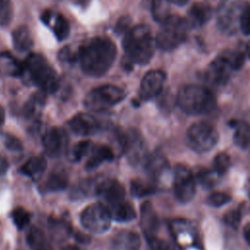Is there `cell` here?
<instances>
[{
	"label": "cell",
	"mask_w": 250,
	"mask_h": 250,
	"mask_svg": "<svg viewBox=\"0 0 250 250\" xmlns=\"http://www.w3.org/2000/svg\"><path fill=\"white\" fill-rule=\"evenodd\" d=\"M114 43L105 37H95L79 48L78 59L82 70L90 76H102L116 58Z\"/></svg>",
	"instance_id": "obj_1"
},
{
	"label": "cell",
	"mask_w": 250,
	"mask_h": 250,
	"mask_svg": "<svg viewBox=\"0 0 250 250\" xmlns=\"http://www.w3.org/2000/svg\"><path fill=\"white\" fill-rule=\"evenodd\" d=\"M155 39L150 29L144 24L129 29L123 39V47L128 58L139 64H146L153 57Z\"/></svg>",
	"instance_id": "obj_2"
},
{
	"label": "cell",
	"mask_w": 250,
	"mask_h": 250,
	"mask_svg": "<svg viewBox=\"0 0 250 250\" xmlns=\"http://www.w3.org/2000/svg\"><path fill=\"white\" fill-rule=\"evenodd\" d=\"M180 108L188 114H203L216 106V97L206 87L188 84L182 86L177 95Z\"/></svg>",
	"instance_id": "obj_3"
},
{
	"label": "cell",
	"mask_w": 250,
	"mask_h": 250,
	"mask_svg": "<svg viewBox=\"0 0 250 250\" xmlns=\"http://www.w3.org/2000/svg\"><path fill=\"white\" fill-rule=\"evenodd\" d=\"M24 72L29 79L45 93H55L60 86V79L47 60L39 54H30L24 63Z\"/></svg>",
	"instance_id": "obj_4"
},
{
	"label": "cell",
	"mask_w": 250,
	"mask_h": 250,
	"mask_svg": "<svg viewBox=\"0 0 250 250\" xmlns=\"http://www.w3.org/2000/svg\"><path fill=\"white\" fill-rule=\"evenodd\" d=\"M188 21L180 16H169L162 21L156 34L155 43L163 51H171L179 47L187 38Z\"/></svg>",
	"instance_id": "obj_5"
},
{
	"label": "cell",
	"mask_w": 250,
	"mask_h": 250,
	"mask_svg": "<svg viewBox=\"0 0 250 250\" xmlns=\"http://www.w3.org/2000/svg\"><path fill=\"white\" fill-rule=\"evenodd\" d=\"M219 140L216 128L205 121L195 122L187 131V143L188 146L197 152L211 150Z\"/></svg>",
	"instance_id": "obj_6"
},
{
	"label": "cell",
	"mask_w": 250,
	"mask_h": 250,
	"mask_svg": "<svg viewBox=\"0 0 250 250\" xmlns=\"http://www.w3.org/2000/svg\"><path fill=\"white\" fill-rule=\"evenodd\" d=\"M125 98V92L114 85H103L90 91L84 99V104L94 111L106 110Z\"/></svg>",
	"instance_id": "obj_7"
},
{
	"label": "cell",
	"mask_w": 250,
	"mask_h": 250,
	"mask_svg": "<svg viewBox=\"0 0 250 250\" xmlns=\"http://www.w3.org/2000/svg\"><path fill=\"white\" fill-rule=\"evenodd\" d=\"M111 219L109 209L102 203H92L80 214L81 225L95 233L106 231L110 227Z\"/></svg>",
	"instance_id": "obj_8"
},
{
	"label": "cell",
	"mask_w": 250,
	"mask_h": 250,
	"mask_svg": "<svg viewBox=\"0 0 250 250\" xmlns=\"http://www.w3.org/2000/svg\"><path fill=\"white\" fill-rule=\"evenodd\" d=\"M173 187L179 201L188 203L193 198L195 194V180L188 167L183 164L175 166Z\"/></svg>",
	"instance_id": "obj_9"
},
{
	"label": "cell",
	"mask_w": 250,
	"mask_h": 250,
	"mask_svg": "<svg viewBox=\"0 0 250 250\" xmlns=\"http://www.w3.org/2000/svg\"><path fill=\"white\" fill-rule=\"evenodd\" d=\"M243 6L241 0H225L221 4L217 15V21L221 30L227 33H233L239 28Z\"/></svg>",
	"instance_id": "obj_10"
},
{
	"label": "cell",
	"mask_w": 250,
	"mask_h": 250,
	"mask_svg": "<svg viewBox=\"0 0 250 250\" xmlns=\"http://www.w3.org/2000/svg\"><path fill=\"white\" fill-rule=\"evenodd\" d=\"M42 143L46 153L52 157H57L65 151L68 138L62 128L53 127L45 133Z\"/></svg>",
	"instance_id": "obj_11"
},
{
	"label": "cell",
	"mask_w": 250,
	"mask_h": 250,
	"mask_svg": "<svg viewBox=\"0 0 250 250\" xmlns=\"http://www.w3.org/2000/svg\"><path fill=\"white\" fill-rule=\"evenodd\" d=\"M232 70H234L232 62L225 52L210 63L207 70V79L213 84L224 85L228 82Z\"/></svg>",
	"instance_id": "obj_12"
},
{
	"label": "cell",
	"mask_w": 250,
	"mask_h": 250,
	"mask_svg": "<svg viewBox=\"0 0 250 250\" xmlns=\"http://www.w3.org/2000/svg\"><path fill=\"white\" fill-rule=\"evenodd\" d=\"M166 80V75L162 70L154 69L146 72L142 79L140 86V96L144 100H149L160 94Z\"/></svg>",
	"instance_id": "obj_13"
},
{
	"label": "cell",
	"mask_w": 250,
	"mask_h": 250,
	"mask_svg": "<svg viewBox=\"0 0 250 250\" xmlns=\"http://www.w3.org/2000/svg\"><path fill=\"white\" fill-rule=\"evenodd\" d=\"M123 147L129 161L137 164L145 160V142L142 136L136 130H130L123 136Z\"/></svg>",
	"instance_id": "obj_14"
},
{
	"label": "cell",
	"mask_w": 250,
	"mask_h": 250,
	"mask_svg": "<svg viewBox=\"0 0 250 250\" xmlns=\"http://www.w3.org/2000/svg\"><path fill=\"white\" fill-rule=\"evenodd\" d=\"M97 193L110 205L124 200L125 188L116 180L107 179L99 183L96 187Z\"/></svg>",
	"instance_id": "obj_15"
},
{
	"label": "cell",
	"mask_w": 250,
	"mask_h": 250,
	"mask_svg": "<svg viewBox=\"0 0 250 250\" xmlns=\"http://www.w3.org/2000/svg\"><path fill=\"white\" fill-rule=\"evenodd\" d=\"M70 130L79 136H90L98 132L100 123L96 117L89 113H78L67 123Z\"/></svg>",
	"instance_id": "obj_16"
},
{
	"label": "cell",
	"mask_w": 250,
	"mask_h": 250,
	"mask_svg": "<svg viewBox=\"0 0 250 250\" xmlns=\"http://www.w3.org/2000/svg\"><path fill=\"white\" fill-rule=\"evenodd\" d=\"M140 226L147 240L155 237L159 221L151 203L148 201L144 202L141 206Z\"/></svg>",
	"instance_id": "obj_17"
},
{
	"label": "cell",
	"mask_w": 250,
	"mask_h": 250,
	"mask_svg": "<svg viewBox=\"0 0 250 250\" xmlns=\"http://www.w3.org/2000/svg\"><path fill=\"white\" fill-rule=\"evenodd\" d=\"M140 235L132 230H121L111 239L112 250H140Z\"/></svg>",
	"instance_id": "obj_18"
},
{
	"label": "cell",
	"mask_w": 250,
	"mask_h": 250,
	"mask_svg": "<svg viewBox=\"0 0 250 250\" xmlns=\"http://www.w3.org/2000/svg\"><path fill=\"white\" fill-rule=\"evenodd\" d=\"M145 168L153 178L160 177L168 169V161L160 152H153L145 158Z\"/></svg>",
	"instance_id": "obj_19"
},
{
	"label": "cell",
	"mask_w": 250,
	"mask_h": 250,
	"mask_svg": "<svg viewBox=\"0 0 250 250\" xmlns=\"http://www.w3.org/2000/svg\"><path fill=\"white\" fill-rule=\"evenodd\" d=\"M212 14V8L208 4L197 2L188 11V23H191L193 26L205 24L211 19Z\"/></svg>",
	"instance_id": "obj_20"
},
{
	"label": "cell",
	"mask_w": 250,
	"mask_h": 250,
	"mask_svg": "<svg viewBox=\"0 0 250 250\" xmlns=\"http://www.w3.org/2000/svg\"><path fill=\"white\" fill-rule=\"evenodd\" d=\"M113 151L112 149L104 145H99L93 146L91 150V155L86 162V168L88 170H93L100 166L104 161H110L113 159Z\"/></svg>",
	"instance_id": "obj_21"
},
{
	"label": "cell",
	"mask_w": 250,
	"mask_h": 250,
	"mask_svg": "<svg viewBox=\"0 0 250 250\" xmlns=\"http://www.w3.org/2000/svg\"><path fill=\"white\" fill-rule=\"evenodd\" d=\"M48 229L51 238L56 242H62L65 240L70 235L72 230L67 222L56 218L49 219Z\"/></svg>",
	"instance_id": "obj_22"
},
{
	"label": "cell",
	"mask_w": 250,
	"mask_h": 250,
	"mask_svg": "<svg viewBox=\"0 0 250 250\" xmlns=\"http://www.w3.org/2000/svg\"><path fill=\"white\" fill-rule=\"evenodd\" d=\"M26 241L32 250H53L44 232L36 227L29 228L26 233Z\"/></svg>",
	"instance_id": "obj_23"
},
{
	"label": "cell",
	"mask_w": 250,
	"mask_h": 250,
	"mask_svg": "<svg viewBox=\"0 0 250 250\" xmlns=\"http://www.w3.org/2000/svg\"><path fill=\"white\" fill-rule=\"evenodd\" d=\"M111 218L117 222H130L136 218V211L132 204L125 202L124 200L110 205Z\"/></svg>",
	"instance_id": "obj_24"
},
{
	"label": "cell",
	"mask_w": 250,
	"mask_h": 250,
	"mask_svg": "<svg viewBox=\"0 0 250 250\" xmlns=\"http://www.w3.org/2000/svg\"><path fill=\"white\" fill-rule=\"evenodd\" d=\"M47 167V161L42 156H33L29 158L20 169L21 173L31 177L37 178L40 176Z\"/></svg>",
	"instance_id": "obj_25"
},
{
	"label": "cell",
	"mask_w": 250,
	"mask_h": 250,
	"mask_svg": "<svg viewBox=\"0 0 250 250\" xmlns=\"http://www.w3.org/2000/svg\"><path fill=\"white\" fill-rule=\"evenodd\" d=\"M13 43L18 51H27L31 48L33 41L26 26L21 25L14 30Z\"/></svg>",
	"instance_id": "obj_26"
},
{
	"label": "cell",
	"mask_w": 250,
	"mask_h": 250,
	"mask_svg": "<svg viewBox=\"0 0 250 250\" xmlns=\"http://www.w3.org/2000/svg\"><path fill=\"white\" fill-rule=\"evenodd\" d=\"M0 64L3 66L5 71L12 76H21L24 72L23 63H20L9 53L0 54Z\"/></svg>",
	"instance_id": "obj_27"
},
{
	"label": "cell",
	"mask_w": 250,
	"mask_h": 250,
	"mask_svg": "<svg viewBox=\"0 0 250 250\" xmlns=\"http://www.w3.org/2000/svg\"><path fill=\"white\" fill-rule=\"evenodd\" d=\"M45 92H37L33 94L29 100L26 102L23 107V113L27 118H34L44 105L45 102Z\"/></svg>",
	"instance_id": "obj_28"
},
{
	"label": "cell",
	"mask_w": 250,
	"mask_h": 250,
	"mask_svg": "<svg viewBox=\"0 0 250 250\" xmlns=\"http://www.w3.org/2000/svg\"><path fill=\"white\" fill-rule=\"evenodd\" d=\"M233 142L240 148H250V125L246 123L237 124L233 134Z\"/></svg>",
	"instance_id": "obj_29"
},
{
	"label": "cell",
	"mask_w": 250,
	"mask_h": 250,
	"mask_svg": "<svg viewBox=\"0 0 250 250\" xmlns=\"http://www.w3.org/2000/svg\"><path fill=\"white\" fill-rule=\"evenodd\" d=\"M67 186V177L62 171L51 173L45 183V188L50 191H58L64 189Z\"/></svg>",
	"instance_id": "obj_30"
},
{
	"label": "cell",
	"mask_w": 250,
	"mask_h": 250,
	"mask_svg": "<svg viewBox=\"0 0 250 250\" xmlns=\"http://www.w3.org/2000/svg\"><path fill=\"white\" fill-rule=\"evenodd\" d=\"M155 189V186L152 183L145 180L135 179L131 182V192L137 197H144L152 194Z\"/></svg>",
	"instance_id": "obj_31"
},
{
	"label": "cell",
	"mask_w": 250,
	"mask_h": 250,
	"mask_svg": "<svg viewBox=\"0 0 250 250\" xmlns=\"http://www.w3.org/2000/svg\"><path fill=\"white\" fill-rule=\"evenodd\" d=\"M169 0H151V13L155 21H164L169 15Z\"/></svg>",
	"instance_id": "obj_32"
},
{
	"label": "cell",
	"mask_w": 250,
	"mask_h": 250,
	"mask_svg": "<svg viewBox=\"0 0 250 250\" xmlns=\"http://www.w3.org/2000/svg\"><path fill=\"white\" fill-rule=\"evenodd\" d=\"M12 219L19 229H23L30 222V213L22 207H17L12 212Z\"/></svg>",
	"instance_id": "obj_33"
},
{
	"label": "cell",
	"mask_w": 250,
	"mask_h": 250,
	"mask_svg": "<svg viewBox=\"0 0 250 250\" xmlns=\"http://www.w3.org/2000/svg\"><path fill=\"white\" fill-rule=\"evenodd\" d=\"M230 157L229 154L225 152H221L217 154L214 158L213 166H214V171L219 175L222 176L225 173L228 172V170L230 167Z\"/></svg>",
	"instance_id": "obj_34"
},
{
	"label": "cell",
	"mask_w": 250,
	"mask_h": 250,
	"mask_svg": "<svg viewBox=\"0 0 250 250\" xmlns=\"http://www.w3.org/2000/svg\"><path fill=\"white\" fill-rule=\"evenodd\" d=\"M53 29L58 40H63L69 34V24L62 15L57 16Z\"/></svg>",
	"instance_id": "obj_35"
},
{
	"label": "cell",
	"mask_w": 250,
	"mask_h": 250,
	"mask_svg": "<svg viewBox=\"0 0 250 250\" xmlns=\"http://www.w3.org/2000/svg\"><path fill=\"white\" fill-rule=\"evenodd\" d=\"M92 148H93V146L91 141L86 140V141H81L77 143L72 148V152H71L73 160L79 161L81 158H83L85 155L91 152Z\"/></svg>",
	"instance_id": "obj_36"
},
{
	"label": "cell",
	"mask_w": 250,
	"mask_h": 250,
	"mask_svg": "<svg viewBox=\"0 0 250 250\" xmlns=\"http://www.w3.org/2000/svg\"><path fill=\"white\" fill-rule=\"evenodd\" d=\"M13 18V6L11 0H0V24L6 26Z\"/></svg>",
	"instance_id": "obj_37"
},
{
	"label": "cell",
	"mask_w": 250,
	"mask_h": 250,
	"mask_svg": "<svg viewBox=\"0 0 250 250\" xmlns=\"http://www.w3.org/2000/svg\"><path fill=\"white\" fill-rule=\"evenodd\" d=\"M217 176L219 175L215 171L211 172L208 170H202L197 174V179L202 187L206 188H210L215 185Z\"/></svg>",
	"instance_id": "obj_38"
},
{
	"label": "cell",
	"mask_w": 250,
	"mask_h": 250,
	"mask_svg": "<svg viewBox=\"0 0 250 250\" xmlns=\"http://www.w3.org/2000/svg\"><path fill=\"white\" fill-rule=\"evenodd\" d=\"M231 199L230 195L226 193V192H213L211 193L208 197H207V203L211 206L214 207H220L223 206L225 204H227L228 202H229Z\"/></svg>",
	"instance_id": "obj_39"
},
{
	"label": "cell",
	"mask_w": 250,
	"mask_h": 250,
	"mask_svg": "<svg viewBox=\"0 0 250 250\" xmlns=\"http://www.w3.org/2000/svg\"><path fill=\"white\" fill-rule=\"evenodd\" d=\"M239 28L241 32L245 35H250V5L244 4L240 20H239Z\"/></svg>",
	"instance_id": "obj_40"
},
{
	"label": "cell",
	"mask_w": 250,
	"mask_h": 250,
	"mask_svg": "<svg viewBox=\"0 0 250 250\" xmlns=\"http://www.w3.org/2000/svg\"><path fill=\"white\" fill-rule=\"evenodd\" d=\"M241 217H242V213L240 211V208H237V209H232V210H229V212H227L224 216V222L233 228V229H236L239 224H240V221H241Z\"/></svg>",
	"instance_id": "obj_41"
},
{
	"label": "cell",
	"mask_w": 250,
	"mask_h": 250,
	"mask_svg": "<svg viewBox=\"0 0 250 250\" xmlns=\"http://www.w3.org/2000/svg\"><path fill=\"white\" fill-rule=\"evenodd\" d=\"M58 58L62 62H72L78 59V53H75L70 47H64L59 52Z\"/></svg>",
	"instance_id": "obj_42"
},
{
	"label": "cell",
	"mask_w": 250,
	"mask_h": 250,
	"mask_svg": "<svg viewBox=\"0 0 250 250\" xmlns=\"http://www.w3.org/2000/svg\"><path fill=\"white\" fill-rule=\"evenodd\" d=\"M4 143L6 147L13 151H19L22 148L21 141L12 135H6L4 138Z\"/></svg>",
	"instance_id": "obj_43"
},
{
	"label": "cell",
	"mask_w": 250,
	"mask_h": 250,
	"mask_svg": "<svg viewBox=\"0 0 250 250\" xmlns=\"http://www.w3.org/2000/svg\"><path fill=\"white\" fill-rule=\"evenodd\" d=\"M147 241H148L147 250H170L169 245L164 240L153 237Z\"/></svg>",
	"instance_id": "obj_44"
},
{
	"label": "cell",
	"mask_w": 250,
	"mask_h": 250,
	"mask_svg": "<svg viewBox=\"0 0 250 250\" xmlns=\"http://www.w3.org/2000/svg\"><path fill=\"white\" fill-rule=\"evenodd\" d=\"M129 24H130V19L128 17H122L116 23L115 25V32L120 34L123 32H127L129 29Z\"/></svg>",
	"instance_id": "obj_45"
},
{
	"label": "cell",
	"mask_w": 250,
	"mask_h": 250,
	"mask_svg": "<svg viewBox=\"0 0 250 250\" xmlns=\"http://www.w3.org/2000/svg\"><path fill=\"white\" fill-rule=\"evenodd\" d=\"M243 235H244V238H245L246 242H247V243L249 244V246H250V223L247 224V225L244 227Z\"/></svg>",
	"instance_id": "obj_46"
},
{
	"label": "cell",
	"mask_w": 250,
	"mask_h": 250,
	"mask_svg": "<svg viewBox=\"0 0 250 250\" xmlns=\"http://www.w3.org/2000/svg\"><path fill=\"white\" fill-rule=\"evenodd\" d=\"M8 168V163L5 158L0 156V175L4 174Z\"/></svg>",
	"instance_id": "obj_47"
},
{
	"label": "cell",
	"mask_w": 250,
	"mask_h": 250,
	"mask_svg": "<svg viewBox=\"0 0 250 250\" xmlns=\"http://www.w3.org/2000/svg\"><path fill=\"white\" fill-rule=\"evenodd\" d=\"M51 16H52V12L51 11H45L43 14H42V17H41V19H42V21L46 23V24H48L49 22H50V20H51Z\"/></svg>",
	"instance_id": "obj_48"
},
{
	"label": "cell",
	"mask_w": 250,
	"mask_h": 250,
	"mask_svg": "<svg viewBox=\"0 0 250 250\" xmlns=\"http://www.w3.org/2000/svg\"><path fill=\"white\" fill-rule=\"evenodd\" d=\"M75 238H76L78 241L83 242V243H85V242H89V237H88V236H86V235H84V234H82V233H78V232H76V233H75Z\"/></svg>",
	"instance_id": "obj_49"
},
{
	"label": "cell",
	"mask_w": 250,
	"mask_h": 250,
	"mask_svg": "<svg viewBox=\"0 0 250 250\" xmlns=\"http://www.w3.org/2000/svg\"><path fill=\"white\" fill-rule=\"evenodd\" d=\"M170 3L172 4H175L177 6H184L186 5L189 0H169Z\"/></svg>",
	"instance_id": "obj_50"
},
{
	"label": "cell",
	"mask_w": 250,
	"mask_h": 250,
	"mask_svg": "<svg viewBox=\"0 0 250 250\" xmlns=\"http://www.w3.org/2000/svg\"><path fill=\"white\" fill-rule=\"evenodd\" d=\"M62 250H83L81 247L77 246V245H73V244H70V245H67V246H64Z\"/></svg>",
	"instance_id": "obj_51"
},
{
	"label": "cell",
	"mask_w": 250,
	"mask_h": 250,
	"mask_svg": "<svg viewBox=\"0 0 250 250\" xmlns=\"http://www.w3.org/2000/svg\"><path fill=\"white\" fill-rule=\"evenodd\" d=\"M4 120H5V111H4V108L0 105V126L4 123Z\"/></svg>",
	"instance_id": "obj_52"
},
{
	"label": "cell",
	"mask_w": 250,
	"mask_h": 250,
	"mask_svg": "<svg viewBox=\"0 0 250 250\" xmlns=\"http://www.w3.org/2000/svg\"><path fill=\"white\" fill-rule=\"evenodd\" d=\"M247 193H248V195L250 196V181H249L248 184H247Z\"/></svg>",
	"instance_id": "obj_53"
},
{
	"label": "cell",
	"mask_w": 250,
	"mask_h": 250,
	"mask_svg": "<svg viewBox=\"0 0 250 250\" xmlns=\"http://www.w3.org/2000/svg\"><path fill=\"white\" fill-rule=\"evenodd\" d=\"M249 57H250V51H249Z\"/></svg>",
	"instance_id": "obj_54"
}]
</instances>
